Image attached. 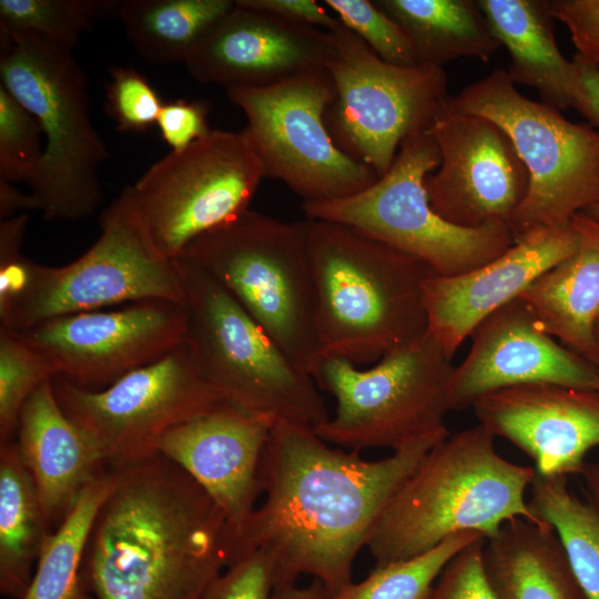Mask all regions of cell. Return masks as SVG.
<instances>
[{
  "instance_id": "cell-38",
  "label": "cell",
  "mask_w": 599,
  "mask_h": 599,
  "mask_svg": "<svg viewBox=\"0 0 599 599\" xmlns=\"http://www.w3.org/2000/svg\"><path fill=\"white\" fill-rule=\"evenodd\" d=\"M226 568L211 585L204 599L272 598L275 589L274 568L265 551L254 550Z\"/></svg>"
},
{
  "instance_id": "cell-44",
  "label": "cell",
  "mask_w": 599,
  "mask_h": 599,
  "mask_svg": "<svg viewBox=\"0 0 599 599\" xmlns=\"http://www.w3.org/2000/svg\"><path fill=\"white\" fill-rule=\"evenodd\" d=\"M29 210L39 211L34 196L31 193L21 192L12 183L0 180V221Z\"/></svg>"
},
{
  "instance_id": "cell-46",
  "label": "cell",
  "mask_w": 599,
  "mask_h": 599,
  "mask_svg": "<svg viewBox=\"0 0 599 599\" xmlns=\"http://www.w3.org/2000/svg\"><path fill=\"white\" fill-rule=\"evenodd\" d=\"M588 502L599 514V463H586L580 474Z\"/></svg>"
},
{
  "instance_id": "cell-47",
  "label": "cell",
  "mask_w": 599,
  "mask_h": 599,
  "mask_svg": "<svg viewBox=\"0 0 599 599\" xmlns=\"http://www.w3.org/2000/svg\"><path fill=\"white\" fill-rule=\"evenodd\" d=\"M585 215L589 216L590 219L599 222V202L595 203L593 205L586 209L583 212Z\"/></svg>"
},
{
  "instance_id": "cell-23",
  "label": "cell",
  "mask_w": 599,
  "mask_h": 599,
  "mask_svg": "<svg viewBox=\"0 0 599 599\" xmlns=\"http://www.w3.org/2000/svg\"><path fill=\"white\" fill-rule=\"evenodd\" d=\"M16 441L33 478L45 521L53 531L84 488L109 467L91 439L59 405L52 379L26 402Z\"/></svg>"
},
{
  "instance_id": "cell-4",
  "label": "cell",
  "mask_w": 599,
  "mask_h": 599,
  "mask_svg": "<svg viewBox=\"0 0 599 599\" xmlns=\"http://www.w3.org/2000/svg\"><path fill=\"white\" fill-rule=\"evenodd\" d=\"M480 424L437 444L393 496L366 548L376 566L420 555L446 538L476 531L489 538L507 521H542L525 495L536 470L500 456Z\"/></svg>"
},
{
  "instance_id": "cell-3",
  "label": "cell",
  "mask_w": 599,
  "mask_h": 599,
  "mask_svg": "<svg viewBox=\"0 0 599 599\" xmlns=\"http://www.w3.org/2000/svg\"><path fill=\"white\" fill-rule=\"evenodd\" d=\"M321 356L358 366L428 331L419 260L345 224L306 217Z\"/></svg>"
},
{
  "instance_id": "cell-11",
  "label": "cell",
  "mask_w": 599,
  "mask_h": 599,
  "mask_svg": "<svg viewBox=\"0 0 599 599\" xmlns=\"http://www.w3.org/2000/svg\"><path fill=\"white\" fill-rule=\"evenodd\" d=\"M440 163L429 133L407 138L389 170L348 197L303 202L306 217L336 222L425 263L437 276L467 273L501 255L516 241L508 223L454 225L430 206L425 181Z\"/></svg>"
},
{
  "instance_id": "cell-1",
  "label": "cell",
  "mask_w": 599,
  "mask_h": 599,
  "mask_svg": "<svg viewBox=\"0 0 599 599\" xmlns=\"http://www.w3.org/2000/svg\"><path fill=\"white\" fill-rule=\"evenodd\" d=\"M448 436L444 427L368 460L332 447L311 427L274 423L261 468L266 497L234 541L229 566L263 550L275 588L307 575L334 595L352 582L356 556L393 496Z\"/></svg>"
},
{
  "instance_id": "cell-28",
  "label": "cell",
  "mask_w": 599,
  "mask_h": 599,
  "mask_svg": "<svg viewBox=\"0 0 599 599\" xmlns=\"http://www.w3.org/2000/svg\"><path fill=\"white\" fill-rule=\"evenodd\" d=\"M52 532L16 440L0 444V591L22 599Z\"/></svg>"
},
{
  "instance_id": "cell-18",
  "label": "cell",
  "mask_w": 599,
  "mask_h": 599,
  "mask_svg": "<svg viewBox=\"0 0 599 599\" xmlns=\"http://www.w3.org/2000/svg\"><path fill=\"white\" fill-rule=\"evenodd\" d=\"M470 336L471 348L451 377L450 410L471 407L479 397L516 385L593 389L599 367L547 334L521 297L488 315Z\"/></svg>"
},
{
  "instance_id": "cell-14",
  "label": "cell",
  "mask_w": 599,
  "mask_h": 599,
  "mask_svg": "<svg viewBox=\"0 0 599 599\" xmlns=\"http://www.w3.org/2000/svg\"><path fill=\"white\" fill-rule=\"evenodd\" d=\"M334 94L325 67L265 87L226 90L231 103L246 116L241 132L257 154L265 179L283 182L303 202L348 197L378 180L333 141L325 113Z\"/></svg>"
},
{
  "instance_id": "cell-34",
  "label": "cell",
  "mask_w": 599,
  "mask_h": 599,
  "mask_svg": "<svg viewBox=\"0 0 599 599\" xmlns=\"http://www.w3.org/2000/svg\"><path fill=\"white\" fill-rule=\"evenodd\" d=\"M55 376L54 366L40 351L0 327V444L16 440L26 402Z\"/></svg>"
},
{
  "instance_id": "cell-30",
  "label": "cell",
  "mask_w": 599,
  "mask_h": 599,
  "mask_svg": "<svg viewBox=\"0 0 599 599\" xmlns=\"http://www.w3.org/2000/svg\"><path fill=\"white\" fill-rule=\"evenodd\" d=\"M113 485L114 474L108 468L84 488L69 515L47 537L22 599H94L82 579V561L94 519Z\"/></svg>"
},
{
  "instance_id": "cell-48",
  "label": "cell",
  "mask_w": 599,
  "mask_h": 599,
  "mask_svg": "<svg viewBox=\"0 0 599 599\" xmlns=\"http://www.w3.org/2000/svg\"><path fill=\"white\" fill-rule=\"evenodd\" d=\"M593 336L597 343V346L599 348V315L596 318V322L593 324Z\"/></svg>"
},
{
  "instance_id": "cell-16",
  "label": "cell",
  "mask_w": 599,
  "mask_h": 599,
  "mask_svg": "<svg viewBox=\"0 0 599 599\" xmlns=\"http://www.w3.org/2000/svg\"><path fill=\"white\" fill-rule=\"evenodd\" d=\"M185 328L183 304L149 300L60 316L16 333L51 362L57 376L95 392L171 353L184 342Z\"/></svg>"
},
{
  "instance_id": "cell-42",
  "label": "cell",
  "mask_w": 599,
  "mask_h": 599,
  "mask_svg": "<svg viewBox=\"0 0 599 599\" xmlns=\"http://www.w3.org/2000/svg\"><path fill=\"white\" fill-rule=\"evenodd\" d=\"M242 4L270 12L286 21L335 31L343 23L325 6L314 0H238Z\"/></svg>"
},
{
  "instance_id": "cell-7",
  "label": "cell",
  "mask_w": 599,
  "mask_h": 599,
  "mask_svg": "<svg viewBox=\"0 0 599 599\" xmlns=\"http://www.w3.org/2000/svg\"><path fill=\"white\" fill-rule=\"evenodd\" d=\"M182 258L219 282L305 373L319 358L306 221L247 210L193 240Z\"/></svg>"
},
{
  "instance_id": "cell-41",
  "label": "cell",
  "mask_w": 599,
  "mask_h": 599,
  "mask_svg": "<svg viewBox=\"0 0 599 599\" xmlns=\"http://www.w3.org/2000/svg\"><path fill=\"white\" fill-rule=\"evenodd\" d=\"M554 19L569 30L581 61L599 67V0L549 1Z\"/></svg>"
},
{
  "instance_id": "cell-31",
  "label": "cell",
  "mask_w": 599,
  "mask_h": 599,
  "mask_svg": "<svg viewBox=\"0 0 599 599\" xmlns=\"http://www.w3.org/2000/svg\"><path fill=\"white\" fill-rule=\"evenodd\" d=\"M528 505L555 529L570 569L587 599H599V514L568 487L567 477L536 474Z\"/></svg>"
},
{
  "instance_id": "cell-29",
  "label": "cell",
  "mask_w": 599,
  "mask_h": 599,
  "mask_svg": "<svg viewBox=\"0 0 599 599\" xmlns=\"http://www.w3.org/2000/svg\"><path fill=\"white\" fill-rule=\"evenodd\" d=\"M233 0H122L118 18L142 59L185 63Z\"/></svg>"
},
{
  "instance_id": "cell-6",
  "label": "cell",
  "mask_w": 599,
  "mask_h": 599,
  "mask_svg": "<svg viewBox=\"0 0 599 599\" xmlns=\"http://www.w3.org/2000/svg\"><path fill=\"white\" fill-rule=\"evenodd\" d=\"M149 300L184 305L182 276L177 261L153 245L121 195L101 214L97 241L73 262L47 266L22 254L0 264V327L13 332Z\"/></svg>"
},
{
  "instance_id": "cell-45",
  "label": "cell",
  "mask_w": 599,
  "mask_h": 599,
  "mask_svg": "<svg viewBox=\"0 0 599 599\" xmlns=\"http://www.w3.org/2000/svg\"><path fill=\"white\" fill-rule=\"evenodd\" d=\"M271 599H327V593L324 587L315 580L308 587H298L296 583L277 587Z\"/></svg>"
},
{
  "instance_id": "cell-37",
  "label": "cell",
  "mask_w": 599,
  "mask_h": 599,
  "mask_svg": "<svg viewBox=\"0 0 599 599\" xmlns=\"http://www.w3.org/2000/svg\"><path fill=\"white\" fill-rule=\"evenodd\" d=\"M106 109L120 132H144L156 125L163 103L149 80L132 68L111 70Z\"/></svg>"
},
{
  "instance_id": "cell-17",
  "label": "cell",
  "mask_w": 599,
  "mask_h": 599,
  "mask_svg": "<svg viewBox=\"0 0 599 599\" xmlns=\"http://www.w3.org/2000/svg\"><path fill=\"white\" fill-rule=\"evenodd\" d=\"M428 131L440 153L425 181L432 209L460 227L509 224L529 186L509 136L493 121L457 110L451 98Z\"/></svg>"
},
{
  "instance_id": "cell-36",
  "label": "cell",
  "mask_w": 599,
  "mask_h": 599,
  "mask_svg": "<svg viewBox=\"0 0 599 599\" xmlns=\"http://www.w3.org/2000/svg\"><path fill=\"white\" fill-rule=\"evenodd\" d=\"M324 6L383 61L399 67L418 64L414 44L406 30L374 1L325 0Z\"/></svg>"
},
{
  "instance_id": "cell-21",
  "label": "cell",
  "mask_w": 599,
  "mask_h": 599,
  "mask_svg": "<svg viewBox=\"0 0 599 599\" xmlns=\"http://www.w3.org/2000/svg\"><path fill=\"white\" fill-rule=\"evenodd\" d=\"M334 49L328 31L293 23L235 0L184 64L202 83L226 90L256 88L325 67Z\"/></svg>"
},
{
  "instance_id": "cell-49",
  "label": "cell",
  "mask_w": 599,
  "mask_h": 599,
  "mask_svg": "<svg viewBox=\"0 0 599 599\" xmlns=\"http://www.w3.org/2000/svg\"><path fill=\"white\" fill-rule=\"evenodd\" d=\"M593 389L599 392V368H598L597 378L595 380Z\"/></svg>"
},
{
  "instance_id": "cell-35",
  "label": "cell",
  "mask_w": 599,
  "mask_h": 599,
  "mask_svg": "<svg viewBox=\"0 0 599 599\" xmlns=\"http://www.w3.org/2000/svg\"><path fill=\"white\" fill-rule=\"evenodd\" d=\"M43 149L37 119L0 85V180L30 187Z\"/></svg>"
},
{
  "instance_id": "cell-5",
  "label": "cell",
  "mask_w": 599,
  "mask_h": 599,
  "mask_svg": "<svg viewBox=\"0 0 599 599\" xmlns=\"http://www.w3.org/2000/svg\"><path fill=\"white\" fill-rule=\"evenodd\" d=\"M0 85L39 122L43 154L30 185L48 221L92 215L102 200L106 145L93 126L87 75L71 51L40 35L0 29Z\"/></svg>"
},
{
  "instance_id": "cell-20",
  "label": "cell",
  "mask_w": 599,
  "mask_h": 599,
  "mask_svg": "<svg viewBox=\"0 0 599 599\" xmlns=\"http://www.w3.org/2000/svg\"><path fill=\"white\" fill-rule=\"evenodd\" d=\"M272 425L225 403L170 429L158 445V453L192 477L221 509L232 547L263 493L261 468Z\"/></svg>"
},
{
  "instance_id": "cell-8",
  "label": "cell",
  "mask_w": 599,
  "mask_h": 599,
  "mask_svg": "<svg viewBox=\"0 0 599 599\" xmlns=\"http://www.w3.org/2000/svg\"><path fill=\"white\" fill-rule=\"evenodd\" d=\"M184 343L224 400L270 420L314 428L329 416L313 377L212 276L177 258Z\"/></svg>"
},
{
  "instance_id": "cell-32",
  "label": "cell",
  "mask_w": 599,
  "mask_h": 599,
  "mask_svg": "<svg viewBox=\"0 0 599 599\" xmlns=\"http://www.w3.org/2000/svg\"><path fill=\"white\" fill-rule=\"evenodd\" d=\"M480 538L485 536L476 531L455 534L413 558L375 566L364 580L351 582L327 599H429L446 565Z\"/></svg>"
},
{
  "instance_id": "cell-10",
  "label": "cell",
  "mask_w": 599,
  "mask_h": 599,
  "mask_svg": "<svg viewBox=\"0 0 599 599\" xmlns=\"http://www.w3.org/2000/svg\"><path fill=\"white\" fill-rule=\"evenodd\" d=\"M455 366L427 331L361 369L346 359L321 356L311 376L336 399V413L313 428L326 443L361 451L398 449L446 427Z\"/></svg>"
},
{
  "instance_id": "cell-25",
  "label": "cell",
  "mask_w": 599,
  "mask_h": 599,
  "mask_svg": "<svg viewBox=\"0 0 599 599\" xmlns=\"http://www.w3.org/2000/svg\"><path fill=\"white\" fill-rule=\"evenodd\" d=\"M483 564L498 599H587L546 521L505 522L485 540Z\"/></svg>"
},
{
  "instance_id": "cell-12",
  "label": "cell",
  "mask_w": 599,
  "mask_h": 599,
  "mask_svg": "<svg viewBox=\"0 0 599 599\" xmlns=\"http://www.w3.org/2000/svg\"><path fill=\"white\" fill-rule=\"evenodd\" d=\"M331 33L335 49L325 68L335 94L326 128L342 151L380 177L402 143L428 131L450 99L447 75L440 67L387 63L344 24Z\"/></svg>"
},
{
  "instance_id": "cell-43",
  "label": "cell",
  "mask_w": 599,
  "mask_h": 599,
  "mask_svg": "<svg viewBox=\"0 0 599 599\" xmlns=\"http://www.w3.org/2000/svg\"><path fill=\"white\" fill-rule=\"evenodd\" d=\"M572 61L577 71L572 108L599 128V67L586 63L576 55Z\"/></svg>"
},
{
  "instance_id": "cell-27",
  "label": "cell",
  "mask_w": 599,
  "mask_h": 599,
  "mask_svg": "<svg viewBox=\"0 0 599 599\" xmlns=\"http://www.w3.org/2000/svg\"><path fill=\"white\" fill-rule=\"evenodd\" d=\"M408 33L418 64L460 59L487 62L501 47L477 0H374Z\"/></svg>"
},
{
  "instance_id": "cell-24",
  "label": "cell",
  "mask_w": 599,
  "mask_h": 599,
  "mask_svg": "<svg viewBox=\"0 0 599 599\" xmlns=\"http://www.w3.org/2000/svg\"><path fill=\"white\" fill-rule=\"evenodd\" d=\"M570 224L578 236L577 248L520 297L547 334L599 367L593 336L599 315V222L577 213Z\"/></svg>"
},
{
  "instance_id": "cell-40",
  "label": "cell",
  "mask_w": 599,
  "mask_h": 599,
  "mask_svg": "<svg viewBox=\"0 0 599 599\" xmlns=\"http://www.w3.org/2000/svg\"><path fill=\"white\" fill-rule=\"evenodd\" d=\"M210 106L203 100L177 99L163 103L156 126L171 151H181L211 132Z\"/></svg>"
},
{
  "instance_id": "cell-39",
  "label": "cell",
  "mask_w": 599,
  "mask_h": 599,
  "mask_svg": "<svg viewBox=\"0 0 599 599\" xmlns=\"http://www.w3.org/2000/svg\"><path fill=\"white\" fill-rule=\"evenodd\" d=\"M485 540H475L446 565L429 599H498L484 569Z\"/></svg>"
},
{
  "instance_id": "cell-26",
  "label": "cell",
  "mask_w": 599,
  "mask_h": 599,
  "mask_svg": "<svg viewBox=\"0 0 599 599\" xmlns=\"http://www.w3.org/2000/svg\"><path fill=\"white\" fill-rule=\"evenodd\" d=\"M489 28L510 54V81L536 89L558 110L572 106L577 71L556 44L547 0H477Z\"/></svg>"
},
{
  "instance_id": "cell-9",
  "label": "cell",
  "mask_w": 599,
  "mask_h": 599,
  "mask_svg": "<svg viewBox=\"0 0 599 599\" xmlns=\"http://www.w3.org/2000/svg\"><path fill=\"white\" fill-rule=\"evenodd\" d=\"M451 102L496 123L528 172L527 195L509 222L516 242L568 226L573 215L599 202V131L527 99L502 69L468 84Z\"/></svg>"
},
{
  "instance_id": "cell-2",
  "label": "cell",
  "mask_w": 599,
  "mask_h": 599,
  "mask_svg": "<svg viewBox=\"0 0 599 599\" xmlns=\"http://www.w3.org/2000/svg\"><path fill=\"white\" fill-rule=\"evenodd\" d=\"M111 469L84 549L85 588L94 599H204L231 558L221 509L161 454Z\"/></svg>"
},
{
  "instance_id": "cell-33",
  "label": "cell",
  "mask_w": 599,
  "mask_h": 599,
  "mask_svg": "<svg viewBox=\"0 0 599 599\" xmlns=\"http://www.w3.org/2000/svg\"><path fill=\"white\" fill-rule=\"evenodd\" d=\"M122 0H0V29L29 32L73 51L93 23L118 17Z\"/></svg>"
},
{
  "instance_id": "cell-15",
  "label": "cell",
  "mask_w": 599,
  "mask_h": 599,
  "mask_svg": "<svg viewBox=\"0 0 599 599\" xmlns=\"http://www.w3.org/2000/svg\"><path fill=\"white\" fill-rule=\"evenodd\" d=\"M52 386L65 415L91 439L109 468L159 454L166 432L226 403L184 342L104 389L84 390L60 376Z\"/></svg>"
},
{
  "instance_id": "cell-22",
  "label": "cell",
  "mask_w": 599,
  "mask_h": 599,
  "mask_svg": "<svg viewBox=\"0 0 599 599\" xmlns=\"http://www.w3.org/2000/svg\"><path fill=\"white\" fill-rule=\"evenodd\" d=\"M571 224L534 232L501 255L467 273L425 283L428 332L451 359L491 313L514 301L577 248Z\"/></svg>"
},
{
  "instance_id": "cell-19",
  "label": "cell",
  "mask_w": 599,
  "mask_h": 599,
  "mask_svg": "<svg viewBox=\"0 0 599 599\" xmlns=\"http://www.w3.org/2000/svg\"><path fill=\"white\" fill-rule=\"evenodd\" d=\"M474 413L494 437L509 440L541 477L579 475L599 446V392L559 384H524L479 397Z\"/></svg>"
},
{
  "instance_id": "cell-13",
  "label": "cell",
  "mask_w": 599,
  "mask_h": 599,
  "mask_svg": "<svg viewBox=\"0 0 599 599\" xmlns=\"http://www.w3.org/2000/svg\"><path fill=\"white\" fill-rule=\"evenodd\" d=\"M263 179L245 135L215 129L156 161L120 195L153 245L177 260L193 240L247 211Z\"/></svg>"
}]
</instances>
